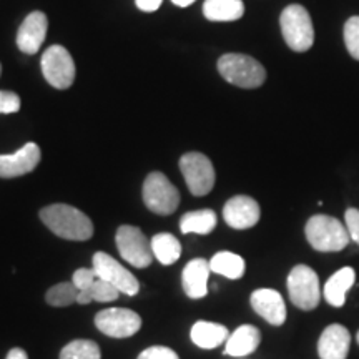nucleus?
<instances>
[{
	"label": "nucleus",
	"mask_w": 359,
	"mask_h": 359,
	"mask_svg": "<svg viewBox=\"0 0 359 359\" xmlns=\"http://www.w3.org/2000/svg\"><path fill=\"white\" fill-rule=\"evenodd\" d=\"M40 219L57 236L72 241H85L93 236V223L87 215L70 205L57 203L40 210Z\"/></svg>",
	"instance_id": "obj_1"
},
{
	"label": "nucleus",
	"mask_w": 359,
	"mask_h": 359,
	"mask_svg": "<svg viewBox=\"0 0 359 359\" xmlns=\"http://www.w3.org/2000/svg\"><path fill=\"white\" fill-rule=\"evenodd\" d=\"M304 233L309 245L321 253H333L344 250L351 241L348 228L339 219L327 215H314L308 219Z\"/></svg>",
	"instance_id": "obj_2"
},
{
	"label": "nucleus",
	"mask_w": 359,
	"mask_h": 359,
	"mask_svg": "<svg viewBox=\"0 0 359 359\" xmlns=\"http://www.w3.org/2000/svg\"><path fill=\"white\" fill-rule=\"evenodd\" d=\"M219 75L241 88H258L266 80V70L257 58L243 53H224L218 60Z\"/></svg>",
	"instance_id": "obj_3"
},
{
	"label": "nucleus",
	"mask_w": 359,
	"mask_h": 359,
	"mask_svg": "<svg viewBox=\"0 0 359 359\" xmlns=\"http://www.w3.org/2000/svg\"><path fill=\"white\" fill-rule=\"evenodd\" d=\"M283 39L291 50L308 52L314 43V29L309 12L303 6L293 4L281 12L280 17Z\"/></svg>",
	"instance_id": "obj_4"
},
{
	"label": "nucleus",
	"mask_w": 359,
	"mask_h": 359,
	"mask_svg": "<svg viewBox=\"0 0 359 359\" xmlns=\"http://www.w3.org/2000/svg\"><path fill=\"white\" fill-rule=\"evenodd\" d=\"M115 241L120 257L132 266L147 268L154 262L151 240H148L140 228L132 226V224H123L116 231Z\"/></svg>",
	"instance_id": "obj_5"
},
{
	"label": "nucleus",
	"mask_w": 359,
	"mask_h": 359,
	"mask_svg": "<svg viewBox=\"0 0 359 359\" xmlns=\"http://www.w3.org/2000/svg\"><path fill=\"white\" fill-rule=\"evenodd\" d=\"M288 293L296 308L311 311L320 304V278L306 264H298L288 275Z\"/></svg>",
	"instance_id": "obj_6"
},
{
	"label": "nucleus",
	"mask_w": 359,
	"mask_h": 359,
	"mask_svg": "<svg viewBox=\"0 0 359 359\" xmlns=\"http://www.w3.org/2000/svg\"><path fill=\"white\" fill-rule=\"evenodd\" d=\"M143 201L156 215H172L180 205V193L163 173H150L143 183Z\"/></svg>",
	"instance_id": "obj_7"
},
{
	"label": "nucleus",
	"mask_w": 359,
	"mask_h": 359,
	"mask_svg": "<svg viewBox=\"0 0 359 359\" xmlns=\"http://www.w3.org/2000/svg\"><path fill=\"white\" fill-rule=\"evenodd\" d=\"M180 170L191 195L205 196L215 187V168L208 156L198 151H190L180 158Z\"/></svg>",
	"instance_id": "obj_8"
},
{
	"label": "nucleus",
	"mask_w": 359,
	"mask_h": 359,
	"mask_svg": "<svg viewBox=\"0 0 359 359\" xmlns=\"http://www.w3.org/2000/svg\"><path fill=\"white\" fill-rule=\"evenodd\" d=\"M42 74L45 80L52 85L53 88L65 90L69 88L75 80V64L74 58L62 45H52L42 55Z\"/></svg>",
	"instance_id": "obj_9"
},
{
	"label": "nucleus",
	"mask_w": 359,
	"mask_h": 359,
	"mask_svg": "<svg viewBox=\"0 0 359 359\" xmlns=\"http://www.w3.org/2000/svg\"><path fill=\"white\" fill-rule=\"evenodd\" d=\"M93 271L100 280H105L111 283L120 293H125L128 296H135L140 291V283L135 278L127 268L122 266L115 258L110 255L103 253V251H97L92 259Z\"/></svg>",
	"instance_id": "obj_10"
},
{
	"label": "nucleus",
	"mask_w": 359,
	"mask_h": 359,
	"mask_svg": "<svg viewBox=\"0 0 359 359\" xmlns=\"http://www.w3.org/2000/svg\"><path fill=\"white\" fill-rule=\"evenodd\" d=\"M95 326L110 338H130L142 327V318L132 309L109 308L95 316Z\"/></svg>",
	"instance_id": "obj_11"
},
{
	"label": "nucleus",
	"mask_w": 359,
	"mask_h": 359,
	"mask_svg": "<svg viewBox=\"0 0 359 359\" xmlns=\"http://www.w3.org/2000/svg\"><path fill=\"white\" fill-rule=\"evenodd\" d=\"M259 217H262V210H259L257 200H253L251 196H233L223 208L224 222L235 230L253 228L259 222Z\"/></svg>",
	"instance_id": "obj_12"
},
{
	"label": "nucleus",
	"mask_w": 359,
	"mask_h": 359,
	"mask_svg": "<svg viewBox=\"0 0 359 359\" xmlns=\"http://www.w3.org/2000/svg\"><path fill=\"white\" fill-rule=\"evenodd\" d=\"M42 154L37 143H25L12 155H0V178H17L30 173L40 163Z\"/></svg>",
	"instance_id": "obj_13"
},
{
	"label": "nucleus",
	"mask_w": 359,
	"mask_h": 359,
	"mask_svg": "<svg viewBox=\"0 0 359 359\" xmlns=\"http://www.w3.org/2000/svg\"><path fill=\"white\" fill-rule=\"evenodd\" d=\"M48 20L43 12L35 11L25 17L22 22L19 34H17V45L22 52L34 55L40 50L45 37H47Z\"/></svg>",
	"instance_id": "obj_14"
},
{
	"label": "nucleus",
	"mask_w": 359,
	"mask_h": 359,
	"mask_svg": "<svg viewBox=\"0 0 359 359\" xmlns=\"http://www.w3.org/2000/svg\"><path fill=\"white\" fill-rule=\"evenodd\" d=\"M251 308L269 325L281 326L286 320V304L283 296L275 290L262 288L251 293Z\"/></svg>",
	"instance_id": "obj_15"
},
{
	"label": "nucleus",
	"mask_w": 359,
	"mask_h": 359,
	"mask_svg": "<svg viewBox=\"0 0 359 359\" xmlns=\"http://www.w3.org/2000/svg\"><path fill=\"white\" fill-rule=\"evenodd\" d=\"M351 344V334L343 325H330L318 341L321 359H346Z\"/></svg>",
	"instance_id": "obj_16"
},
{
	"label": "nucleus",
	"mask_w": 359,
	"mask_h": 359,
	"mask_svg": "<svg viewBox=\"0 0 359 359\" xmlns=\"http://www.w3.org/2000/svg\"><path fill=\"white\" fill-rule=\"evenodd\" d=\"M210 273H212L210 262H206L203 258H195L190 263H187L182 273V285L188 298H205L206 293H208Z\"/></svg>",
	"instance_id": "obj_17"
},
{
	"label": "nucleus",
	"mask_w": 359,
	"mask_h": 359,
	"mask_svg": "<svg viewBox=\"0 0 359 359\" xmlns=\"http://www.w3.org/2000/svg\"><path fill=\"white\" fill-rule=\"evenodd\" d=\"M262 343V333L257 326L241 325L228 336L224 343V354L233 358H243L257 351Z\"/></svg>",
	"instance_id": "obj_18"
},
{
	"label": "nucleus",
	"mask_w": 359,
	"mask_h": 359,
	"mask_svg": "<svg viewBox=\"0 0 359 359\" xmlns=\"http://www.w3.org/2000/svg\"><path fill=\"white\" fill-rule=\"evenodd\" d=\"M354 281H356V273H354L353 268L344 266L338 269L333 276H330V280L325 285L323 294H325L326 302L334 308L344 306V303H346V293L354 285Z\"/></svg>",
	"instance_id": "obj_19"
},
{
	"label": "nucleus",
	"mask_w": 359,
	"mask_h": 359,
	"mask_svg": "<svg viewBox=\"0 0 359 359\" xmlns=\"http://www.w3.org/2000/svg\"><path fill=\"white\" fill-rule=\"evenodd\" d=\"M230 331L218 323L198 321L191 327V341L201 349H215L226 343Z\"/></svg>",
	"instance_id": "obj_20"
},
{
	"label": "nucleus",
	"mask_w": 359,
	"mask_h": 359,
	"mask_svg": "<svg viewBox=\"0 0 359 359\" xmlns=\"http://www.w3.org/2000/svg\"><path fill=\"white\" fill-rule=\"evenodd\" d=\"M245 13L241 0H205L203 15L212 22H235Z\"/></svg>",
	"instance_id": "obj_21"
},
{
	"label": "nucleus",
	"mask_w": 359,
	"mask_h": 359,
	"mask_svg": "<svg viewBox=\"0 0 359 359\" xmlns=\"http://www.w3.org/2000/svg\"><path fill=\"white\" fill-rule=\"evenodd\" d=\"M217 213L213 210H196V212H188L180 219V230L183 235L188 233H196V235H208L217 226Z\"/></svg>",
	"instance_id": "obj_22"
},
{
	"label": "nucleus",
	"mask_w": 359,
	"mask_h": 359,
	"mask_svg": "<svg viewBox=\"0 0 359 359\" xmlns=\"http://www.w3.org/2000/svg\"><path fill=\"white\" fill-rule=\"evenodd\" d=\"M210 269L228 280H240L245 275V259L231 251H219L210 259Z\"/></svg>",
	"instance_id": "obj_23"
},
{
	"label": "nucleus",
	"mask_w": 359,
	"mask_h": 359,
	"mask_svg": "<svg viewBox=\"0 0 359 359\" xmlns=\"http://www.w3.org/2000/svg\"><path fill=\"white\" fill-rule=\"evenodd\" d=\"M151 251L161 264H173L182 255V245L172 233H158L151 238Z\"/></svg>",
	"instance_id": "obj_24"
},
{
	"label": "nucleus",
	"mask_w": 359,
	"mask_h": 359,
	"mask_svg": "<svg viewBox=\"0 0 359 359\" xmlns=\"http://www.w3.org/2000/svg\"><path fill=\"white\" fill-rule=\"evenodd\" d=\"M60 359H102V353L95 341L75 339L62 349Z\"/></svg>",
	"instance_id": "obj_25"
},
{
	"label": "nucleus",
	"mask_w": 359,
	"mask_h": 359,
	"mask_svg": "<svg viewBox=\"0 0 359 359\" xmlns=\"http://www.w3.org/2000/svg\"><path fill=\"white\" fill-rule=\"evenodd\" d=\"M79 290L75 288L74 283H58V285L52 286L50 290L45 294V299L50 306L64 308L69 306L72 303H77Z\"/></svg>",
	"instance_id": "obj_26"
},
{
	"label": "nucleus",
	"mask_w": 359,
	"mask_h": 359,
	"mask_svg": "<svg viewBox=\"0 0 359 359\" xmlns=\"http://www.w3.org/2000/svg\"><path fill=\"white\" fill-rule=\"evenodd\" d=\"M343 35L349 55L359 60V15L349 17L346 24H344Z\"/></svg>",
	"instance_id": "obj_27"
},
{
	"label": "nucleus",
	"mask_w": 359,
	"mask_h": 359,
	"mask_svg": "<svg viewBox=\"0 0 359 359\" xmlns=\"http://www.w3.org/2000/svg\"><path fill=\"white\" fill-rule=\"evenodd\" d=\"M88 291H90V294H92L93 302H98V303L116 302L120 296V291L116 290L111 283L100 280V278H97V281L93 283V286Z\"/></svg>",
	"instance_id": "obj_28"
},
{
	"label": "nucleus",
	"mask_w": 359,
	"mask_h": 359,
	"mask_svg": "<svg viewBox=\"0 0 359 359\" xmlns=\"http://www.w3.org/2000/svg\"><path fill=\"white\" fill-rule=\"evenodd\" d=\"M97 278L98 276L93 271V268H80L72 276V283L79 291H88L93 286V283L97 281Z\"/></svg>",
	"instance_id": "obj_29"
},
{
	"label": "nucleus",
	"mask_w": 359,
	"mask_h": 359,
	"mask_svg": "<svg viewBox=\"0 0 359 359\" xmlns=\"http://www.w3.org/2000/svg\"><path fill=\"white\" fill-rule=\"evenodd\" d=\"M20 110V97L13 92L0 90V114H15Z\"/></svg>",
	"instance_id": "obj_30"
},
{
	"label": "nucleus",
	"mask_w": 359,
	"mask_h": 359,
	"mask_svg": "<svg viewBox=\"0 0 359 359\" xmlns=\"http://www.w3.org/2000/svg\"><path fill=\"white\" fill-rule=\"evenodd\" d=\"M138 359H180L178 354L167 346H150L140 353Z\"/></svg>",
	"instance_id": "obj_31"
},
{
	"label": "nucleus",
	"mask_w": 359,
	"mask_h": 359,
	"mask_svg": "<svg viewBox=\"0 0 359 359\" xmlns=\"http://www.w3.org/2000/svg\"><path fill=\"white\" fill-rule=\"evenodd\" d=\"M344 222H346V228L351 241L359 245V210L348 208L346 215H344Z\"/></svg>",
	"instance_id": "obj_32"
},
{
	"label": "nucleus",
	"mask_w": 359,
	"mask_h": 359,
	"mask_svg": "<svg viewBox=\"0 0 359 359\" xmlns=\"http://www.w3.org/2000/svg\"><path fill=\"white\" fill-rule=\"evenodd\" d=\"M161 2L163 0H135V4H137V7L140 8L143 12H155L158 11Z\"/></svg>",
	"instance_id": "obj_33"
},
{
	"label": "nucleus",
	"mask_w": 359,
	"mask_h": 359,
	"mask_svg": "<svg viewBox=\"0 0 359 359\" xmlns=\"http://www.w3.org/2000/svg\"><path fill=\"white\" fill-rule=\"evenodd\" d=\"M6 359H29V356H27V353L24 351V349L13 348V349H11V351H8Z\"/></svg>",
	"instance_id": "obj_34"
},
{
	"label": "nucleus",
	"mask_w": 359,
	"mask_h": 359,
	"mask_svg": "<svg viewBox=\"0 0 359 359\" xmlns=\"http://www.w3.org/2000/svg\"><path fill=\"white\" fill-rule=\"evenodd\" d=\"M92 302H93V298H92V294H90V291H79V294H77L79 304H88Z\"/></svg>",
	"instance_id": "obj_35"
},
{
	"label": "nucleus",
	"mask_w": 359,
	"mask_h": 359,
	"mask_svg": "<svg viewBox=\"0 0 359 359\" xmlns=\"http://www.w3.org/2000/svg\"><path fill=\"white\" fill-rule=\"evenodd\" d=\"M172 2L175 4V6H178V7H188V6H191V4L195 2V0H172Z\"/></svg>",
	"instance_id": "obj_36"
},
{
	"label": "nucleus",
	"mask_w": 359,
	"mask_h": 359,
	"mask_svg": "<svg viewBox=\"0 0 359 359\" xmlns=\"http://www.w3.org/2000/svg\"><path fill=\"white\" fill-rule=\"evenodd\" d=\"M356 339H358V343H359V331H358V336H356Z\"/></svg>",
	"instance_id": "obj_37"
},
{
	"label": "nucleus",
	"mask_w": 359,
	"mask_h": 359,
	"mask_svg": "<svg viewBox=\"0 0 359 359\" xmlns=\"http://www.w3.org/2000/svg\"><path fill=\"white\" fill-rule=\"evenodd\" d=\"M0 74H2V65H0Z\"/></svg>",
	"instance_id": "obj_38"
}]
</instances>
